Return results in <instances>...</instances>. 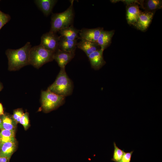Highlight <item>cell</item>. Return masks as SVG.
Returning a JSON list of instances; mask_svg holds the SVG:
<instances>
[{
  "instance_id": "cell-2",
  "label": "cell",
  "mask_w": 162,
  "mask_h": 162,
  "mask_svg": "<svg viewBox=\"0 0 162 162\" xmlns=\"http://www.w3.org/2000/svg\"><path fill=\"white\" fill-rule=\"evenodd\" d=\"M70 3L69 8L64 11L52 14L50 32L56 34L60 30L73 25L74 16L73 1H71Z\"/></svg>"
},
{
  "instance_id": "cell-7",
  "label": "cell",
  "mask_w": 162,
  "mask_h": 162,
  "mask_svg": "<svg viewBox=\"0 0 162 162\" xmlns=\"http://www.w3.org/2000/svg\"><path fill=\"white\" fill-rule=\"evenodd\" d=\"M154 13V11H141L134 26L141 31H146L152 22Z\"/></svg>"
},
{
  "instance_id": "cell-13",
  "label": "cell",
  "mask_w": 162,
  "mask_h": 162,
  "mask_svg": "<svg viewBox=\"0 0 162 162\" xmlns=\"http://www.w3.org/2000/svg\"><path fill=\"white\" fill-rule=\"evenodd\" d=\"M77 47L83 51L87 56L94 52L100 49L96 42L84 39H80L77 43Z\"/></svg>"
},
{
  "instance_id": "cell-18",
  "label": "cell",
  "mask_w": 162,
  "mask_h": 162,
  "mask_svg": "<svg viewBox=\"0 0 162 162\" xmlns=\"http://www.w3.org/2000/svg\"><path fill=\"white\" fill-rule=\"evenodd\" d=\"M145 11H154L162 8V1L160 0H148L142 2L140 3Z\"/></svg>"
},
{
  "instance_id": "cell-31",
  "label": "cell",
  "mask_w": 162,
  "mask_h": 162,
  "mask_svg": "<svg viewBox=\"0 0 162 162\" xmlns=\"http://www.w3.org/2000/svg\"></svg>"
},
{
  "instance_id": "cell-12",
  "label": "cell",
  "mask_w": 162,
  "mask_h": 162,
  "mask_svg": "<svg viewBox=\"0 0 162 162\" xmlns=\"http://www.w3.org/2000/svg\"><path fill=\"white\" fill-rule=\"evenodd\" d=\"M114 34V30L101 31L97 43L100 49L104 50L110 44L112 38Z\"/></svg>"
},
{
  "instance_id": "cell-24",
  "label": "cell",
  "mask_w": 162,
  "mask_h": 162,
  "mask_svg": "<svg viewBox=\"0 0 162 162\" xmlns=\"http://www.w3.org/2000/svg\"><path fill=\"white\" fill-rule=\"evenodd\" d=\"M23 110L21 109H18L14 110L12 117L17 124L19 123L20 119L24 114Z\"/></svg>"
},
{
  "instance_id": "cell-9",
  "label": "cell",
  "mask_w": 162,
  "mask_h": 162,
  "mask_svg": "<svg viewBox=\"0 0 162 162\" xmlns=\"http://www.w3.org/2000/svg\"><path fill=\"white\" fill-rule=\"evenodd\" d=\"M104 51L100 49L92 53L87 56L91 67L95 70L100 69L106 63L103 56Z\"/></svg>"
},
{
  "instance_id": "cell-20",
  "label": "cell",
  "mask_w": 162,
  "mask_h": 162,
  "mask_svg": "<svg viewBox=\"0 0 162 162\" xmlns=\"http://www.w3.org/2000/svg\"><path fill=\"white\" fill-rule=\"evenodd\" d=\"M15 130L3 129L0 132V143L15 141Z\"/></svg>"
},
{
  "instance_id": "cell-5",
  "label": "cell",
  "mask_w": 162,
  "mask_h": 162,
  "mask_svg": "<svg viewBox=\"0 0 162 162\" xmlns=\"http://www.w3.org/2000/svg\"><path fill=\"white\" fill-rule=\"evenodd\" d=\"M65 98L48 90L43 91L41 94L42 108L46 112L54 110L64 103Z\"/></svg>"
},
{
  "instance_id": "cell-14",
  "label": "cell",
  "mask_w": 162,
  "mask_h": 162,
  "mask_svg": "<svg viewBox=\"0 0 162 162\" xmlns=\"http://www.w3.org/2000/svg\"><path fill=\"white\" fill-rule=\"evenodd\" d=\"M77 40H71L60 36L58 49L68 52H75L77 47Z\"/></svg>"
},
{
  "instance_id": "cell-10",
  "label": "cell",
  "mask_w": 162,
  "mask_h": 162,
  "mask_svg": "<svg viewBox=\"0 0 162 162\" xmlns=\"http://www.w3.org/2000/svg\"><path fill=\"white\" fill-rule=\"evenodd\" d=\"M75 55V52H66L58 49L54 53L53 58L60 68H64Z\"/></svg>"
},
{
  "instance_id": "cell-16",
  "label": "cell",
  "mask_w": 162,
  "mask_h": 162,
  "mask_svg": "<svg viewBox=\"0 0 162 162\" xmlns=\"http://www.w3.org/2000/svg\"><path fill=\"white\" fill-rule=\"evenodd\" d=\"M16 141H9L0 144V156L10 159L16 148Z\"/></svg>"
},
{
  "instance_id": "cell-4",
  "label": "cell",
  "mask_w": 162,
  "mask_h": 162,
  "mask_svg": "<svg viewBox=\"0 0 162 162\" xmlns=\"http://www.w3.org/2000/svg\"><path fill=\"white\" fill-rule=\"evenodd\" d=\"M54 53L39 45L32 47L29 54V64L38 69L54 60Z\"/></svg>"
},
{
  "instance_id": "cell-1",
  "label": "cell",
  "mask_w": 162,
  "mask_h": 162,
  "mask_svg": "<svg viewBox=\"0 0 162 162\" xmlns=\"http://www.w3.org/2000/svg\"><path fill=\"white\" fill-rule=\"evenodd\" d=\"M32 45L28 42L17 49H8L5 53L8 60V70L15 71L29 64V54Z\"/></svg>"
},
{
  "instance_id": "cell-15",
  "label": "cell",
  "mask_w": 162,
  "mask_h": 162,
  "mask_svg": "<svg viewBox=\"0 0 162 162\" xmlns=\"http://www.w3.org/2000/svg\"><path fill=\"white\" fill-rule=\"evenodd\" d=\"M57 2L56 0H36L35 4L46 16L51 12L52 9Z\"/></svg>"
},
{
  "instance_id": "cell-8",
  "label": "cell",
  "mask_w": 162,
  "mask_h": 162,
  "mask_svg": "<svg viewBox=\"0 0 162 162\" xmlns=\"http://www.w3.org/2000/svg\"><path fill=\"white\" fill-rule=\"evenodd\" d=\"M103 29V28L100 27L91 29L83 28L80 31L79 39L97 42Z\"/></svg>"
},
{
  "instance_id": "cell-3",
  "label": "cell",
  "mask_w": 162,
  "mask_h": 162,
  "mask_svg": "<svg viewBox=\"0 0 162 162\" xmlns=\"http://www.w3.org/2000/svg\"><path fill=\"white\" fill-rule=\"evenodd\" d=\"M73 88V83L67 75L64 68H61L55 81L47 90L65 97L71 94Z\"/></svg>"
},
{
  "instance_id": "cell-27",
  "label": "cell",
  "mask_w": 162,
  "mask_h": 162,
  "mask_svg": "<svg viewBox=\"0 0 162 162\" xmlns=\"http://www.w3.org/2000/svg\"><path fill=\"white\" fill-rule=\"evenodd\" d=\"M4 114L3 106L1 103H0V116Z\"/></svg>"
},
{
  "instance_id": "cell-30",
  "label": "cell",
  "mask_w": 162,
  "mask_h": 162,
  "mask_svg": "<svg viewBox=\"0 0 162 162\" xmlns=\"http://www.w3.org/2000/svg\"></svg>"
},
{
  "instance_id": "cell-23",
  "label": "cell",
  "mask_w": 162,
  "mask_h": 162,
  "mask_svg": "<svg viewBox=\"0 0 162 162\" xmlns=\"http://www.w3.org/2000/svg\"><path fill=\"white\" fill-rule=\"evenodd\" d=\"M19 123L23 126L25 130L27 129L29 125L28 114V112L24 113L21 117Z\"/></svg>"
},
{
  "instance_id": "cell-19",
  "label": "cell",
  "mask_w": 162,
  "mask_h": 162,
  "mask_svg": "<svg viewBox=\"0 0 162 162\" xmlns=\"http://www.w3.org/2000/svg\"><path fill=\"white\" fill-rule=\"evenodd\" d=\"M2 121L3 129L10 130H15L17 123L12 116L4 114L0 116Z\"/></svg>"
},
{
  "instance_id": "cell-17",
  "label": "cell",
  "mask_w": 162,
  "mask_h": 162,
  "mask_svg": "<svg viewBox=\"0 0 162 162\" xmlns=\"http://www.w3.org/2000/svg\"><path fill=\"white\" fill-rule=\"evenodd\" d=\"M80 30L74 27L73 25L62 29L58 32L60 36L67 39L75 40L79 39V33Z\"/></svg>"
},
{
  "instance_id": "cell-21",
  "label": "cell",
  "mask_w": 162,
  "mask_h": 162,
  "mask_svg": "<svg viewBox=\"0 0 162 162\" xmlns=\"http://www.w3.org/2000/svg\"><path fill=\"white\" fill-rule=\"evenodd\" d=\"M114 150L112 160L115 162H120L124 154V151L120 149L114 142Z\"/></svg>"
},
{
  "instance_id": "cell-11",
  "label": "cell",
  "mask_w": 162,
  "mask_h": 162,
  "mask_svg": "<svg viewBox=\"0 0 162 162\" xmlns=\"http://www.w3.org/2000/svg\"><path fill=\"white\" fill-rule=\"evenodd\" d=\"M141 11L139 5L134 3L127 5L126 16L127 22L134 26Z\"/></svg>"
},
{
  "instance_id": "cell-22",
  "label": "cell",
  "mask_w": 162,
  "mask_h": 162,
  "mask_svg": "<svg viewBox=\"0 0 162 162\" xmlns=\"http://www.w3.org/2000/svg\"><path fill=\"white\" fill-rule=\"evenodd\" d=\"M11 17L8 14H5L0 10V30L10 20Z\"/></svg>"
},
{
  "instance_id": "cell-29",
  "label": "cell",
  "mask_w": 162,
  "mask_h": 162,
  "mask_svg": "<svg viewBox=\"0 0 162 162\" xmlns=\"http://www.w3.org/2000/svg\"><path fill=\"white\" fill-rule=\"evenodd\" d=\"M2 88V86L0 83V91H1Z\"/></svg>"
},
{
  "instance_id": "cell-28",
  "label": "cell",
  "mask_w": 162,
  "mask_h": 162,
  "mask_svg": "<svg viewBox=\"0 0 162 162\" xmlns=\"http://www.w3.org/2000/svg\"><path fill=\"white\" fill-rule=\"evenodd\" d=\"M2 121L1 119L0 118V130L3 129Z\"/></svg>"
},
{
  "instance_id": "cell-26",
  "label": "cell",
  "mask_w": 162,
  "mask_h": 162,
  "mask_svg": "<svg viewBox=\"0 0 162 162\" xmlns=\"http://www.w3.org/2000/svg\"><path fill=\"white\" fill-rule=\"evenodd\" d=\"M10 159L7 157L0 156V162H9Z\"/></svg>"
},
{
  "instance_id": "cell-6",
  "label": "cell",
  "mask_w": 162,
  "mask_h": 162,
  "mask_svg": "<svg viewBox=\"0 0 162 162\" xmlns=\"http://www.w3.org/2000/svg\"><path fill=\"white\" fill-rule=\"evenodd\" d=\"M60 36L49 32L43 34L41 38L40 44L46 49L55 53L58 49Z\"/></svg>"
},
{
  "instance_id": "cell-25",
  "label": "cell",
  "mask_w": 162,
  "mask_h": 162,
  "mask_svg": "<svg viewBox=\"0 0 162 162\" xmlns=\"http://www.w3.org/2000/svg\"><path fill=\"white\" fill-rule=\"evenodd\" d=\"M134 151L125 152H124L122 158L120 162H130L131 157Z\"/></svg>"
}]
</instances>
